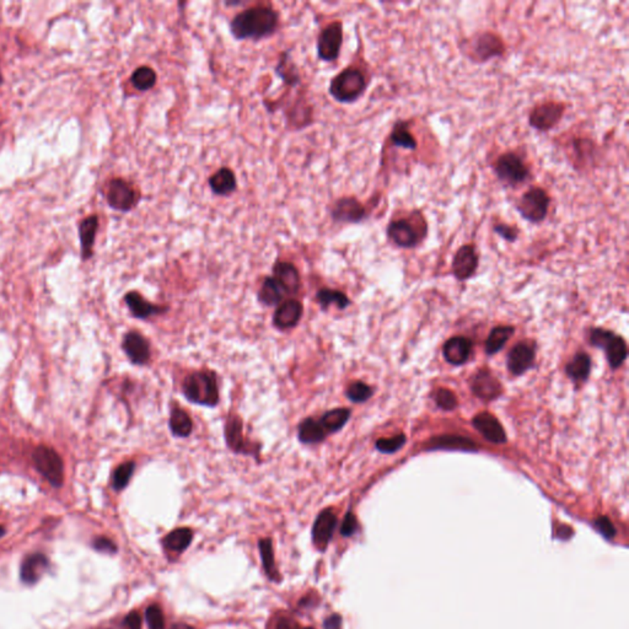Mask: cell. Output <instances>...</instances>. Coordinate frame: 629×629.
I'll return each mask as SVG.
<instances>
[{
    "instance_id": "6da1fadb",
    "label": "cell",
    "mask_w": 629,
    "mask_h": 629,
    "mask_svg": "<svg viewBox=\"0 0 629 629\" xmlns=\"http://www.w3.org/2000/svg\"><path fill=\"white\" fill-rule=\"evenodd\" d=\"M279 25V14L270 6H256L234 16L230 32L236 40L259 41L272 36Z\"/></svg>"
},
{
    "instance_id": "7a4b0ae2",
    "label": "cell",
    "mask_w": 629,
    "mask_h": 629,
    "mask_svg": "<svg viewBox=\"0 0 629 629\" xmlns=\"http://www.w3.org/2000/svg\"><path fill=\"white\" fill-rule=\"evenodd\" d=\"M427 218L420 209H413L395 215L387 224L386 235L390 243L400 249H414L428 236Z\"/></svg>"
},
{
    "instance_id": "3957f363",
    "label": "cell",
    "mask_w": 629,
    "mask_h": 629,
    "mask_svg": "<svg viewBox=\"0 0 629 629\" xmlns=\"http://www.w3.org/2000/svg\"><path fill=\"white\" fill-rule=\"evenodd\" d=\"M369 79L364 70L358 67H347L331 80L329 95L339 104H353L364 95Z\"/></svg>"
},
{
    "instance_id": "277c9868",
    "label": "cell",
    "mask_w": 629,
    "mask_h": 629,
    "mask_svg": "<svg viewBox=\"0 0 629 629\" xmlns=\"http://www.w3.org/2000/svg\"><path fill=\"white\" fill-rule=\"evenodd\" d=\"M182 392L187 401L195 405L213 408L219 403L217 376L212 371H196L186 376Z\"/></svg>"
},
{
    "instance_id": "5b68a950",
    "label": "cell",
    "mask_w": 629,
    "mask_h": 629,
    "mask_svg": "<svg viewBox=\"0 0 629 629\" xmlns=\"http://www.w3.org/2000/svg\"><path fill=\"white\" fill-rule=\"evenodd\" d=\"M461 51L472 62L482 64L503 57L507 54V44L496 32L482 31L465 40Z\"/></svg>"
},
{
    "instance_id": "8992f818",
    "label": "cell",
    "mask_w": 629,
    "mask_h": 629,
    "mask_svg": "<svg viewBox=\"0 0 629 629\" xmlns=\"http://www.w3.org/2000/svg\"><path fill=\"white\" fill-rule=\"evenodd\" d=\"M493 172L505 187H518L532 177L526 159L516 152H504L493 163Z\"/></svg>"
},
{
    "instance_id": "52a82bcc",
    "label": "cell",
    "mask_w": 629,
    "mask_h": 629,
    "mask_svg": "<svg viewBox=\"0 0 629 629\" xmlns=\"http://www.w3.org/2000/svg\"><path fill=\"white\" fill-rule=\"evenodd\" d=\"M550 206V193L541 186H530L515 203V208L523 220L534 225L545 222Z\"/></svg>"
},
{
    "instance_id": "ba28073f",
    "label": "cell",
    "mask_w": 629,
    "mask_h": 629,
    "mask_svg": "<svg viewBox=\"0 0 629 629\" xmlns=\"http://www.w3.org/2000/svg\"><path fill=\"white\" fill-rule=\"evenodd\" d=\"M566 105L564 102L547 100L534 105L529 112L530 127L541 133H547L555 129L561 123L566 115Z\"/></svg>"
},
{
    "instance_id": "9c48e42d",
    "label": "cell",
    "mask_w": 629,
    "mask_h": 629,
    "mask_svg": "<svg viewBox=\"0 0 629 629\" xmlns=\"http://www.w3.org/2000/svg\"><path fill=\"white\" fill-rule=\"evenodd\" d=\"M33 464L38 472L54 487H60L64 481V466L60 456L52 448L38 446L33 451Z\"/></svg>"
},
{
    "instance_id": "30bf717a",
    "label": "cell",
    "mask_w": 629,
    "mask_h": 629,
    "mask_svg": "<svg viewBox=\"0 0 629 629\" xmlns=\"http://www.w3.org/2000/svg\"><path fill=\"white\" fill-rule=\"evenodd\" d=\"M590 342L596 347H601L606 352L608 364L612 366V369H617L619 366L623 364L624 360L627 358V344L624 342L622 337H619L616 334L603 329V328H596L591 332Z\"/></svg>"
},
{
    "instance_id": "8fae6325",
    "label": "cell",
    "mask_w": 629,
    "mask_h": 629,
    "mask_svg": "<svg viewBox=\"0 0 629 629\" xmlns=\"http://www.w3.org/2000/svg\"><path fill=\"white\" fill-rule=\"evenodd\" d=\"M343 44V24L334 22L323 28L318 38V56L323 62H336Z\"/></svg>"
},
{
    "instance_id": "7c38bea8",
    "label": "cell",
    "mask_w": 629,
    "mask_h": 629,
    "mask_svg": "<svg viewBox=\"0 0 629 629\" xmlns=\"http://www.w3.org/2000/svg\"><path fill=\"white\" fill-rule=\"evenodd\" d=\"M140 199L138 190L123 179H113L107 186V202L112 209L129 212Z\"/></svg>"
},
{
    "instance_id": "4fadbf2b",
    "label": "cell",
    "mask_w": 629,
    "mask_h": 629,
    "mask_svg": "<svg viewBox=\"0 0 629 629\" xmlns=\"http://www.w3.org/2000/svg\"><path fill=\"white\" fill-rule=\"evenodd\" d=\"M331 217L341 224H359L368 218V209L355 197H342L331 208Z\"/></svg>"
},
{
    "instance_id": "5bb4252c",
    "label": "cell",
    "mask_w": 629,
    "mask_h": 629,
    "mask_svg": "<svg viewBox=\"0 0 629 629\" xmlns=\"http://www.w3.org/2000/svg\"><path fill=\"white\" fill-rule=\"evenodd\" d=\"M480 256L475 243H465L456 251L452 259V273L459 281H467L476 273Z\"/></svg>"
},
{
    "instance_id": "9a60e30c",
    "label": "cell",
    "mask_w": 629,
    "mask_h": 629,
    "mask_svg": "<svg viewBox=\"0 0 629 629\" xmlns=\"http://www.w3.org/2000/svg\"><path fill=\"white\" fill-rule=\"evenodd\" d=\"M225 441L229 449L243 455H252L254 449L252 445L249 444L243 436V425L241 418L236 414H230L225 424Z\"/></svg>"
},
{
    "instance_id": "2e32d148",
    "label": "cell",
    "mask_w": 629,
    "mask_h": 629,
    "mask_svg": "<svg viewBox=\"0 0 629 629\" xmlns=\"http://www.w3.org/2000/svg\"><path fill=\"white\" fill-rule=\"evenodd\" d=\"M337 526V516L332 509H326L318 515L312 528V539L313 544L320 550H325L329 539L334 536V529Z\"/></svg>"
},
{
    "instance_id": "e0dca14e",
    "label": "cell",
    "mask_w": 629,
    "mask_h": 629,
    "mask_svg": "<svg viewBox=\"0 0 629 629\" xmlns=\"http://www.w3.org/2000/svg\"><path fill=\"white\" fill-rule=\"evenodd\" d=\"M122 347L133 364L145 365L150 360L149 342L138 332H129L126 334Z\"/></svg>"
},
{
    "instance_id": "ac0fdd59",
    "label": "cell",
    "mask_w": 629,
    "mask_h": 629,
    "mask_svg": "<svg viewBox=\"0 0 629 629\" xmlns=\"http://www.w3.org/2000/svg\"><path fill=\"white\" fill-rule=\"evenodd\" d=\"M472 391L484 401H493L502 393V385L494 376L487 370H481L472 377Z\"/></svg>"
},
{
    "instance_id": "d6986e66",
    "label": "cell",
    "mask_w": 629,
    "mask_h": 629,
    "mask_svg": "<svg viewBox=\"0 0 629 629\" xmlns=\"http://www.w3.org/2000/svg\"><path fill=\"white\" fill-rule=\"evenodd\" d=\"M302 316V302L288 299L279 304L273 316V323L279 329H289L295 327L300 322Z\"/></svg>"
},
{
    "instance_id": "ffe728a7",
    "label": "cell",
    "mask_w": 629,
    "mask_h": 629,
    "mask_svg": "<svg viewBox=\"0 0 629 629\" xmlns=\"http://www.w3.org/2000/svg\"><path fill=\"white\" fill-rule=\"evenodd\" d=\"M473 425L488 441L494 444H504L507 441V434L499 423L497 418L491 413H480L473 418Z\"/></svg>"
},
{
    "instance_id": "44dd1931",
    "label": "cell",
    "mask_w": 629,
    "mask_h": 629,
    "mask_svg": "<svg viewBox=\"0 0 629 629\" xmlns=\"http://www.w3.org/2000/svg\"><path fill=\"white\" fill-rule=\"evenodd\" d=\"M534 349L531 344L518 343L508 355V369L514 375H521L534 364Z\"/></svg>"
},
{
    "instance_id": "7402d4cb",
    "label": "cell",
    "mask_w": 629,
    "mask_h": 629,
    "mask_svg": "<svg viewBox=\"0 0 629 629\" xmlns=\"http://www.w3.org/2000/svg\"><path fill=\"white\" fill-rule=\"evenodd\" d=\"M49 568V562L42 553H33L25 558L22 566V580L25 584L32 585L44 575Z\"/></svg>"
},
{
    "instance_id": "603a6c76",
    "label": "cell",
    "mask_w": 629,
    "mask_h": 629,
    "mask_svg": "<svg viewBox=\"0 0 629 629\" xmlns=\"http://www.w3.org/2000/svg\"><path fill=\"white\" fill-rule=\"evenodd\" d=\"M389 140L392 147L405 149L408 152H416L418 149V139L408 121H397L392 127Z\"/></svg>"
},
{
    "instance_id": "cb8c5ba5",
    "label": "cell",
    "mask_w": 629,
    "mask_h": 629,
    "mask_svg": "<svg viewBox=\"0 0 629 629\" xmlns=\"http://www.w3.org/2000/svg\"><path fill=\"white\" fill-rule=\"evenodd\" d=\"M273 277L284 286L288 295L296 294L300 289V275L295 266L279 261L273 267Z\"/></svg>"
},
{
    "instance_id": "d4e9b609",
    "label": "cell",
    "mask_w": 629,
    "mask_h": 629,
    "mask_svg": "<svg viewBox=\"0 0 629 629\" xmlns=\"http://www.w3.org/2000/svg\"><path fill=\"white\" fill-rule=\"evenodd\" d=\"M208 183H209L213 193L217 196H230L238 190L236 174L233 170H230L229 168H222V169L218 170L215 174H213L209 177Z\"/></svg>"
},
{
    "instance_id": "484cf974",
    "label": "cell",
    "mask_w": 629,
    "mask_h": 629,
    "mask_svg": "<svg viewBox=\"0 0 629 629\" xmlns=\"http://www.w3.org/2000/svg\"><path fill=\"white\" fill-rule=\"evenodd\" d=\"M472 343L470 339L465 337H454L450 338L444 345L445 359L450 364L461 365L467 361L470 358Z\"/></svg>"
},
{
    "instance_id": "4316f807",
    "label": "cell",
    "mask_w": 629,
    "mask_h": 629,
    "mask_svg": "<svg viewBox=\"0 0 629 629\" xmlns=\"http://www.w3.org/2000/svg\"><path fill=\"white\" fill-rule=\"evenodd\" d=\"M126 302H127L129 310L132 312L134 318H140V320H147V318L159 315L166 311L164 307L154 305L152 302H147L143 296L140 295L137 291H131L126 295Z\"/></svg>"
},
{
    "instance_id": "83f0119b",
    "label": "cell",
    "mask_w": 629,
    "mask_h": 629,
    "mask_svg": "<svg viewBox=\"0 0 629 629\" xmlns=\"http://www.w3.org/2000/svg\"><path fill=\"white\" fill-rule=\"evenodd\" d=\"M288 295L284 286L275 279V277H267L261 286L259 291V302L267 307L279 305L284 302V297Z\"/></svg>"
},
{
    "instance_id": "f1b7e54d",
    "label": "cell",
    "mask_w": 629,
    "mask_h": 629,
    "mask_svg": "<svg viewBox=\"0 0 629 629\" xmlns=\"http://www.w3.org/2000/svg\"><path fill=\"white\" fill-rule=\"evenodd\" d=\"M326 435L327 433L323 429L322 424L315 418L304 419L297 428V438L302 444H318L326 439Z\"/></svg>"
},
{
    "instance_id": "f546056e",
    "label": "cell",
    "mask_w": 629,
    "mask_h": 629,
    "mask_svg": "<svg viewBox=\"0 0 629 629\" xmlns=\"http://www.w3.org/2000/svg\"><path fill=\"white\" fill-rule=\"evenodd\" d=\"M97 229H99V219L96 215L86 218L80 224V243H81V254L84 259H89L92 256Z\"/></svg>"
},
{
    "instance_id": "4dcf8cb0",
    "label": "cell",
    "mask_w": 629,
    "mask_h": 629,
    "mask_svg": "<svg viewBox=\"0 0 629 629\" xmlns=\"http://www.w3.org/2000/svg\"><path fill=\"white\" fill-rule=\"evenodd\" d=\"M428 449L432 450H464V451H477L476 443L465 436L457 435H444L430 440Z\"/></svg>"
},
{
    "instance_id": "1f68e13d",
    "label": "cell",
    "mask_w": 629,
    "mask_h": 629,
    "mask_svg": "<svg viewBox=\"0 0 629 629\" xmlns=\"http://www.w3.org/2000/svg\"><path fill=\"white\" fill-rule=\"evenodd\" d=\"M169 427L174 436L187 438L193 430V422L183 409L174 408L170 414Z\"/></svg>"
},
{
    "instance_id": "d6a6232c",
    "label": "cell",
    "mask_w": 629,
    "mask_h": 629,
    "mask_svg": "<svg viewBox=\"0 0 629 629\" xmlns=\"http://www.w3.org/2000/svg\"><path fill=\"white\" fill-rule=\"evenodd\" d=\"M349 418H350V411L348 408H336V409L325 413L320 419V422L322 424L326 433L332 434L343 428L348 422Z\"/></svg>"
},
{
    "instance_id": "836d02e7",
    "label": "cell",
    "mask_w": 629,
    "mask_h": 629,
    "mask_svg": "<svg viewBox=\"0 0 629 629\" xmlns=\"http://www.w3.org/2000/svg\"><path fill=\"white\" fill-rule=\"evenodd\" d=\"M591 359L587 353H578L566 365V374L574 381H585L590 374Z\"/></svg>"
},
{
    "instance_id": "e575fe53",
    "label": "cell",
    "mask_w": 629,
    "mask_h": 629,
    "mask_svg": "<svg viewBox=\"0 0 629 629\" xmlns=\"http://www.w3.org/2000/svg\"><path fill=\"white\" fill-rule=\"evenodd\" d=\"M573 153H574V165L575 166H585L589 164V161L592 156H595V154L598 152L596 144L592 142L591 139L587 138H578L575 140H573Z\"/></svg>"
},
{
    "instance_id": "d590c367",
    "label": "cell",
    "mask_w": 629,
    "mask_h": 629,
    "mask_svg": "<svg viewBox=\"0 0 629 629\" xmlns=\"http://www.w3.org/2000/svg\"><path fill=\"white\" fill-rule=\"evenodd\" d=\"M193 539V532L192 530L183 528V529H176L171 531L166 537H165L163 544L168 550L171 552H183V550L190 545Z\"/></svg>"
},
{
    "instance_id": "8d00e7d4",
    "label": "cell",
    "mask_w": 629,
    "mask_h": 629,
    "mask_svg": "<svg viewBox=\"0 0 629 629\" xmlns=\"http://www.w3.org/2000/svg\"><path fill=\"white\" fill-rule=\"evenodd\" d=\"M131 81L137 90H152L158 81V74L152 67L142 65L134 70V73L131 76Z\"/></svg>"
},
{
    "instance_id": "74e56055",
    "label": "cell",
    "mask_w": 629,
    "mask_h": 629,
    "mask_svg": "<svg viewBox=\"0 0 629 629\" xmlns=\"http://www.w3.org/2000/svg\"><path fill=\"white\" fill-rule=\"evenodd\" d=\"M514 328L510 326H499L493 328L486 342V352L488 354H496L507 344L513 336Z\"/></svg>"
},
{
    "instance_id": "f35d334b",
    "label": "cell",
    "mask_w": 629,
    "mask_h": 629,
    "mask_svg": "<svg viewBox=\"0 0 629 629\" xmlns=\"http://www.w3.org/2000/svg\"><path fill=\"white\" fill-rule=\"evenodd\" d=\"M316 300L323 310H326L331 305H336L341 310H343L350 304L348 296L345 295L344 293L336 291V289H328V288H323L321 291H318Z\"/></svg>"
},
{
    "instance_id": "ab89813d",
    "label": "cell",
    "mask_w": 629,
    "mask_h": 629,
    "mask_svg": "<svg viewBox=\"0 0 629 629\" xmlns=\"http://www.w3.org/2000/svg\"><path fill=\"white\" fill-rule=\"evenodd\" d=\"M259 553L263 563L267 575L270 576L272 580H277L279 576L275 569V552H273V545L270 539H262L259 541Z\"/></svg>"
},
{
    "instance_id": "60d3db41",
    "label": "cell",
    "mask_w": 629,
    "mask_h": 629,
    "mask_svg": "<svg viewBox=\"0 0 629 629\" xmlns=\"http://www.w3.org/2000/svg\"><path fill=\"white\" fill-rule=\"evenodd\" d=\"M275 73L281 76V80L288 85H297L300 83V75L297 73V69L293 64L288 54L281 56L275 68Z\"/></svg>"
},
{
    "instance_id": "b9f144b4",
    "label": "cell",
    "mask_w": 629,
    "mask_h": 629,
    "mask_svg": "<svg viewBox=\"0 0 629 629\" xmlns=\"http://www.w3.org/2000/svg\"><path fill=\"white\" fill-rule=\"evenodd\" d=\"M134 470H136V464L133 461H128V462L118 466L113 473V488L116 491L124 489L131 481Z\"/></svg>"
},
{
    "instance_id": "7bdbcfd3",
    "label": "cell",
    "mask_w": 629,
    "mask_h": 629,
    "mask_svg": "<svg viewBox=\"0 0 629 629\" xmlns=\"http://www.w3.org/2000/svg\"><path fill=\"white\" fill-rule=\"evenodd\" d=\"M373 393H374V391H373V389L369 385H366L361 381H357V382H353L352 385H349L347 391H345V396L348 397V400L354 402V403H363V402L368 401L373 396Z\"/></svg>"
},
{
    "instance_id": "ee69618b",
    "label": "cell",
    "mask_w": 629,
    "mask_h": 629,
    "mask_svg": "<svg viewBox=\"0 0 629 629\" xmlns=\"http://www.w3.org/2000/svg\"><path fill=\"white\" fill-rule=\"evenodd\" d=\"M406 444L405 434H398L396 436L387 438V439H379L376 441V449L384 454H393L401 449Z\"/></svg>"
},
{
    "instance_id": "f6af8a7d",
    "label": "cell",
    "mask_w": 629,
    "mask_h": 629,
    "mask_svg": "<svg viewBox=\"0 0 629 629\" xmlns=\"http://www.w3.org/2000/svg\"><path fill=\"white\" fill-rule=\"evenodd\" d=\"M493 231L497 234L499 238L508 241V243H515L520 236V229L516 225H512L508 222H497L493 225Z\"/></svg>"
},
{
    "instance_id": "bcb514c9",
    "label": "cell",
    "mask_w": 629,
    "mask_h": 629,
    "mask_svg": "<svg viewBox=\"0 0 629 629\" xmlns=\"http://www.w3.org/2000/svg\"><path fill=\"white\" fill-rule=\"evenodd\" d=\"M147 622L149 629H165V619L159 605H152L147 608Z\"/></svg>"
},
{
    "instance_id": "7dc6e473",
    "label": "cell",
    "mask_w": 629,
    "mask_h": 629,
    "mask_svg": "<svg viewBox=\"0 0 629 629\" xmlns=\"http://www.w3.org/2000/svg\"><path fill=\"white\" fill-rule=\"evenodd\" d=\"M435 401H436V405L445 411H452L457 406V398H456L455 393L448 389H440L439 391L436 392Z\"/></svg>"
},
{
    "instance_id": "c3c4849f",
    "label": "cell",
    "mask_w": 629,
    "mask_h": 629,
    "mask_svg": "<svg viewBox=\"0 0 629 629\" xmlns=\"http://www.w3.org/2000/svg\"><path fill=\"white\" fill-rule=\"evenodd\" d=\"M595 528L598 529V532L603 534V537L607 539H614L616 536V529H614V523H611L610 518L606 516H600L595 521Z\"/></svg>"
},
{
    "instance_id": "681fc988",
    "label": "cell",
    "mask_w": 629,
    "mask_h": 629,
    "mask_svg": "<svg viewBox=\"0 0 629 629\" xmlns=\"http://www.w3.org/2000/svg\"><path fill=\"white\" fill-rule=\"evenodd\" d=\"M357 529H358V521H357L354 514H347L345 518H344L343 523H342V526H341V534L345 536V537H349V536L354 534Z\"/></svg>"
},
{
    "instance_id": "f907efd6",
    "label": "cell",
    "mask_w": 629,
    "mask_h": 629,
    "mask_svg": "<svg viewBox=\"0 0 629 629\" xmlns=\"http://www.w3.org/2000/svg\"><path fill=\"white\" fill-rule=\"evenodd\" d=\"M94 547L100 552H107V553H115L117 550L116 545L112 542L111 539H105V537L96 539Z\"/></svg>"
},
{
    "instance_id": "816d5d0a",
    "label": "cell",
    "mask_w": 629,
    "mask_h": 629,
    "mask_svg": "<svg viewBox=\"0 0 629 629\" xmlns=\"http://www.w3.org/2000/svg\"><path fill=\"white\" fill-rule=\"evenodd\" d=\"M142 628V619L138 612H131L123 621L122 629H140Z\"/></svg>"
},
{
    "instance_id": "f5cc1de1",
    "label": "cell",
    "mask_w": 629,
    "mask_h": 629,
    "mask_svg": "<svg viewBox=\"0 0 629 629\" xmlns=\"http://www.w3.org/2000/svg\"><path fill=\"white\" fill-rule=\"evenodd\" d=\"M325 629H342V617L339 614H332L329 616L325 623H323Z\"/></svg>"
},
{
    "instance_id": "db71d44e",
    "label": "cell",
    "mask_w": 629,
    "mask_h": 629,
    "mask_svg": "<svg viewBox=\"0 0 629 629\" xmlns=\"http://www.w3.org/2000/svg\"><path fill=\"white\" fill-rule=\"evenodd\" d=\"M278 629H297L295 628V626L289 622V621H281L279 626H278ZM302 629H313V628H302Z\"/></svg>"
},
{
    "instance_id": "11a10c76",
    "label": "cell",
    "mask_w": 629,
    "mask_h": 629,
    "mask_svg": "<svg viewBox=\"0 0 629 629\" xmlns=\"http://www.w3.org/2000/svg\"><path fill=\"white\" fill-rule=\"evenodd\" d=\"M171 629H196L193 628V627H190L188 624L186 623H176L171 627Z\"/></svg>"
},
{
    "instance_id": "9f6ffc18",
    "label": "cell",
    "mask_w": 629,
    "mask_h": 629,
    "mask_svg": "<svg viewBox=\"0 0 629 629\" xmlns=\"http://www.w3.org/2000/svg\"><path fill=\"white\" fill-rule=\"evenodd\" d=\"M4 534H6V530H4V528H1V526H0V537H1V536H4Z\"/></svg>"
},
{
    "instance_id": "6f0895ef",
    "label": "cell",
    "mask_w": 629,
    "mask_h": 629,
    "mask_svg": "<svg viewBox=\"0 0 629 629\" xmlns=\"http://www.w3.org/2000/svg\"><path fill=\"white\" fill-rule=\"evenodd\" d=\"M1 83H3V75L0 73V85H1Z\"/></svg>"
}]
</instances>
